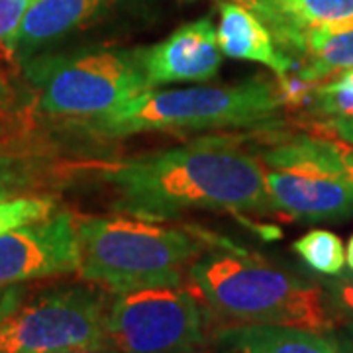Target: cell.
Here are the masks:
<instances>
[{
  "label": "cell",
  "mask_w": 353,
  "mask_h": 353,
  "mask_svg": "<svg viewBox=\"0 0 353 353\" xmlns=\"http://www.w3.org/2000/svg\"><path fill=\"white\" fill-rule=\"evenodd\" d=\"M120 214L169 222L189 212L271 214L259 159L236 139L202 138L104 165Z\"/></svg>",
  "instance_id": "obj_1"
},
{
  "label": "cell",
  "mask_w": 353,
  "mask_h": 353,
  "mask_svg": "<svg viewBox=\"0 0 353 353\" xmlns=\"http://www.w3.org/2000/svg\"><path fill=\"white\" fill-rule=\"evenodd\" d=\"M189 277L216 314L238 324L287 326L332 334L336 316L326 289L312 279L238 250L199 255Z\"/></svg>",
  "instance_id": "obj_2"
},
{
  "label": "cell",
  "mask_w": 353,
  "mask_h": 353,
  "mask_svg": "<svg viewBox=\"0 0 353 353\" xmlns=\"http://www.w3.org/2000/svg\"><path fill=\"white\" fill-rule=\"evenodd\" d=\"M75 224L79 277L110 292L181 283L183 267L216 245L199 230L128 214L75 216Z\"/></svg>",
  "instance_id": "obj_3"
},
{
  "label": "cell",
  "mask_w": 353,
  "mask_h": 353,
  "mask_svg": "<svg viewBox=\"0 0 353 353\" xmlns=\"http://www.w3.org/2000/svg\"><path fill=\"white\" fill-rule=\"evenodd\" d=\"M285 108L279 85L250 79L240 85L150 88L138 99L83 126L92 134L124 138L141 132H201L273 124Z\"/></svg>",
  "instance_id": "obj_4"
},
{
  "label": "cell",
  "mask_w": 353,
  "mask_h": 353,
  "mask_svg": "<svg viewBox=\"0 0 353 353\" xmlns=\"http://www.w3.org/2000/svg\"><path fill=\"white\" fill-rule=\"evenodd\" d=\"M24 75L41 112L85 122L116 112L150 90L134 50L34 55L24 61Z\"/></svg>",
  "instance_id": "obj_5"
},
{
  "label": "cell",
  "mask_w": 353,
  "mask_h": 353,
  "mask_svg": "<svg viewBox=\"0 0 353 353\" xmlns=\"http://www.w3.org/2000/svg\"><path fill=\"white\" fill-rule=\"evenodd\" d=\"M108 303L101 287L55 285L24 296L14 285L0 310V353H59L104 345Z\"/></svg>",
  "instance_id": "obj_6"
},
{
  "label": "cell",
  "mask_w": 353,
  "mask_h": 353,
  "mask_svg": "<svg viewBox=\"0 0 353 353\" xmlns=\"http://www.w3.org/2000/svg\"><path fill=\"white\" fill-rule=\"evenodd\" d=\"M267 145L257 159L275 212L301 222L353 218V181L332 139L312 134Z\"/></svg>",
  "instance_id": "obj_7"
},
{
  "label": "cell",
  "mask_w": 353,
  "mask_h": 353,
  "mask_svg": "<svg viewBox=\"0 0 353 353\" xmlns=\"http://www.w3.org/2000/svg\"><path fill=\"white\" fill-rule=\"evenodd\" d=\"M106 341L120 353H196L206 318L196 296L181 283H153L112 292Z\"/></svg>",
  "instance_id": "obj_8"
},
{
  "label": "cell",
  "mask_w": 353,
  "mask_h": 353,
  "mask_svg": "<svg viewBox=\"0 0 353 353\" xmlns=\"http://www.w3.org/2000/svg\"><path fill=\"white\" fill-rule=\"evenodd\" d=\"M75 216L55 212L0 236V287L79 273Z\"/></svg>",
  "instance_id": "obj_9"
},
{
  "label": "cell",
  "mask_w": 353,
  "mask_h": 353,
  "mask_svg": "<svg viewBox=\"0 0 353 353\" xmlns=\"http://www.w3.org/2000/svg\"><path fill=\"white\" fill-rule=\"evenodd\" d=\"M134 51L150 88L208 81L220 71L224 55L218 46V28L208 16L176 28L159 43Z\"/></svg>",
  "instance_id": "obj_10"
},
{
  "label": "cell",
  "mask_w": 353,
  "mask_h": 353,
  "mask_svg": "<svg viewBox=\"0 0 353 353\" xmlns=\"http://www.w3.org/2000/svg\"><path fill=\"white\" fill-rule=\"evenodd\" d=\"M118 0H32L14 41V55L28 61L39 48L92 24Z\"/></svg>",
  "instance_id": "obj_11"
},
{
  "label": "cell",
  "mask_w": 353,
  "mask_h": 353,
  "mask_svg": "<svg viewBox=\"0 0 353 353\" xmlns=\"http://www.w3.org/2000/svg\"><path fill=\"white\" fill-rule=\"evenodd\" d=\"M218 46L228 57L261 63L277 77L299 69V61L281 51L263 20L238 2L220 4Z\"/></svg>",
  "instance_id": "obj_12"
},
{
  "label": "cell",
  "mask_w": 353,
  "mask_h": 353,
  "mask_svg": "<svg viewBox=\"0 0 353 353\" xmlns=\"http://www.w3.org/2000/svg\"><path fill=\"white\" fill-rule=\"evenodd\" d=\"M253 12L269 28L281 51L294 59L310 30L353 20V0H257Z\"/></svg>",
  "instance_id": "obj_13"
},
{
  "label": "cell",
  "mask_w": 353,
  "mask_h": 353,
  "mask_svg": "<svg viewBox=\"0 0 353 353\" xmlns=\"http://www.w3.org/2000/svg\"><path fill=\"white\" fill-rule=\"evenodd\" d=\"M214 353H340L326 334L287 326L240 324L214 336Z\"/></svg>",
  "instance_id": "obj_14"
},
{
  "label": "cell",
  "mask_w": 353,
  "mask_h": 353,
  "mask_svg": "<svg viewBox=\"0 0 353 353\" xmlns=\"http://www.w3.org/2000/svg\"><path fill=\"white\" fill-rule=\"evenodd\" d=\"M294 59L299 61L296 73L312 85H324L353 71V20L310 30Z\"/></svg>",
  "instance_id": "obj_15"
},
{
  "label": "cell",
  "mask_w": 353,
  "mask_h": 353,
  "mask_svg": "<svg viewBox=\"0 0 353 353\" xmlns=\"http://www.w3.org/2000/svg\"><path fill=\"white\" fill-rule=\"evenodd\" d=\"M292 252L320 275L338 277L345 267V248L330 230H310L292 243Z\"/></svg>",
  "instance_id": "obj_16"
},
{
  "label": "cell",
  "mask_w": 353,
  "mask_h": 353,
  "mask_svg": "<svg viewBox=\"0 0 353 353\" xmlns=\"http://www.w3.org/2000/svg\"><path fill=\"white\" fill-rule=\"evenodd\" d=\"M55 214V201L50 196H10L0 201V236L16 228L34 224Z\"/></svg>",
  "instance_id": "obj_17"
},
{
  "label": "cell",
  "mask_w": 353,
  "mask_h": 353,
  "mask_svg": "<svg viewBox=\"0 0 353 353\" xmlns=\"http://www.w3.org/2000/svg\"><path fill=\"white\" fill-rule=\"evenodd\" d=\"M310 114L318 118H353V83L332 79L316 88Z\"/></svg>",
  "instance_id": "obj_18"
},
{
  "label": "cell",
  "mask_w": 353,
  "mask_h": 353,
  "mask_svg": "<svg viewBox=\"0 0 353 353\" xmlns=\"http://www.w3.org/2000/svg\"><path fill=\"white\" fill-rule=\"evenodd\" d=\"M32 0H0V53L14 55V41Z\"/></svg>",
  "instance_id": "obj_19"
},
{
  "label": "cell",
  "mask_w": 353,
  "mask_h": 353,
  "mask_svg": "<svg viewBox=\"0 0 353 353\" xmlns=\"http://www.w3.org/2000/svg\"><path fill=\"white\" fill-rule=\"evenodd\" d=\"M314 136L353 145V118H320L310 124Z\"/></svg>",
  "instance_id": "obj_20"
},
{
  "label": "cell",
  "mask_w": 353,
  "mask_h": 353,
  "mask_svg": "<svg viewBox=\"0 0 353 353\" xmlns=\"http://www.w3.org/2000/svg\"><path fill=\"white\" fill-rule=\"evenodd\" d=\"M324 289L328 292L332 308L353 318V273L338 275L334 281H330Z\"/></svg>",
  "instance_id": "obj_21"
},
{
  "label": "cell",
  "mask_w": 353,
  "mask_h": 353,
  "mask_svg": "<svg viewBox=\"0 0 353 353\" xmlns=\"http://www.w3.org/2000/svg\"><path fill=\"white\" fill-rule=\"evenodd\" d=\"M24 183V175L18 169V165L12 159H4L0 157V201L2 199H10L14 190H18Z\"/></svg>",
  "instance_id": "obj_22"
},
{
  "label": "cell",
  "mask_w": 353,
  "mask_h": 353,
  "mask_svg": "<svg viewBox=\"0 0 353 353\" xmlns=\"http://www.w3.org/2000/svg\"><path fill=\"white\" fill-rule=\"evenodd\" d=\"M332 141L336 145V152H338V157H340V165L341 169H343V173L353 181V145L341 143V141H336V139H332Z\"/></svg>",
  "instance_id": "obj_23"
},
{
  "label": "cell",
  "mask_w": 353,
  "mask_h": 353,
  "mask_svg": "<svg viewBox=\"0 0 353 353\" xmlns=\"http://www.w3.org/2000/svg\"><path fill=\"white\" fill-rule=\"evenodd\" d=\"M59 353H120L118 350H114L112 345L104 343V345H88V347H75V350H67V352Z\"/></svg>",
  "instance_id": "obj_24"
},
{
  "label": "cell",
  "mask_w": 353,
  "mask_h": 353,
  "mask_svg": "<svg viewBox=\"0 0 353 353\" xmlns=\"http://www.w3.org/2000/svg\"><path fill=\"white\" fill-rule=\"evenodd\" d=\"M338 350H340V353H353V340H352V338L343 334V338L338 341Z\"/></svg>",
  "instance_id": "obj_25"
},
{
  "label": "cell",
  "mask_w": 353,
  "mask_h": 353,
  "mask_svg": "<svg viewBox=\"0 0 353 353\" xmlns=\"http://www.w3.org/2000/svg\"><path fill=\"white\" fill-rule=\"evenodd\" d=\"M345 265L353 271V236L347 241V248H345Z\"/></svg>",
  "instance_id": "obj_26"
},
{
  "label": "cell",
  "mask_w": 353,
  "mask_h": 353,
  "mask_svg": "<svg viewBox=\"0 0 353 353\" xmlns=\"http://www.w3.org/2000/svg\"><path fill=\"white\" fill-rule=\"evenodd\" d=\"M12 287L14 285H10V287H0V310H2V306L6 304V301H8Z\"/></svg>",
  "instance_id": "obj_27"
},
{
  "label": "cell",
  "mask_w": 353,
  "mask_h": 353,
  "mask_svg": "<svg viewBox=\"0 0 353 353\" xmlns=\"http://www.w3.org/2000/svg\"><path fill=\"white\" fill-rule=\"evenodd\" d=\"M226 2H238V4L250 8V10H255V6H257V0H226Z\"/></svg>",
  "instance_id": "obj_28"
},
{
  "label": "cell",
  "mask_w": 353,
  "mask_h": 353,
  "mask_svg": "<svg viewBox=\"0 0 353 353\" xmlns=\"http://www.w3.org/2000/svg\"><path fill=\"white\" fill-rule=\"evenodd\" d=\"M336 79H340V81H345V83H353V71H347V73H341Z\"/></svg>",
  "instance_id": "obj_29"
},
{
  "label": "cell",
  "mask_w": 353,
  "mask_h": 353,
  "mask_svg": "<svg viewBox=\"0 0 353 353\" xmlns=\"http://www.w3.org/2000/svg\"><path fill=\"white\" fill-rule=\"evenodd\" d=\"M343 334H345V336H350V338L353 340V322H352V324H347V326H345V332H343Z\"/></svg>",
  "instance_id": "obj_30"
},
{
  "label": "cell",
  "mask_w": 353,
  "mask_h": 353,
  "mask_svg": "<svg viewBox=\"0 0 353 353\" xmlns=\"http://www.w3.org/2000/svg\"><path fill=\"white\" fill-rule=\"evenodd\" d=\"M0 101H2V87H0Z\"/></svg>",
  "instance_id": "obj_31"
}]
</instances>
